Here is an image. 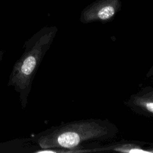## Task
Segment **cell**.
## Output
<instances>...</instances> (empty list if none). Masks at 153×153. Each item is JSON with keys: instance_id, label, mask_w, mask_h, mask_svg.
<instances>
[{"instance_id": "1", "label": "cell", "mask_w": 153, "mask_h": 153, "mask_svg": "<svg viewBox=\"0 0 153 153\" xmlns=\"http://www.w3.org/2000/svg\"><path fill=\"white\" fill-rule=\"evenodd\" d=\"M118 134L117 126L108 119L89 118L62 123L36 134L34 141L42 148H58L67 153L85 152L84 143L105 141Z\"/></svg>"}, {"instance_id": "2", "label": "cell", "mask_w": 153, "mask_h": 153, "mask_svg": "<svg viewBox=\"0 0 153 153\" xmlns=\"http://www.w3.org/2000/svg\"><path fill=\"white\" fill-rule=\"evenodd\" d=\"M56 32V27H48L33 35L25 42L23 53L13 66L8 86L13 87L19 93L23 109L26 106L35 74L53 43Z\"/></svg>"}, {"instance_id": "3", "label": "cell", "mask_w": 153, "mask_h": 153, "mask_svg": "<svg viewBox=\"0 0 153 153\" xmlns=\"http://www.w3.org/2000/svg\"><path fill=\"white\" fill-rule=\"evenodd\" d=\"M121 7V0H96L82 10L79 20L84 24L94 22H110L114 19Z\"/></svg>"}, {"instance_id": "4", "label": "cell", "mask_w": 153, "mask_h": 153, "mask_svg": "<svg viewBox=\"0 0 153 153\" xmlns=\"http://www.w3.org/2000/svg\"><path fill=\"white\" fill-rule=\"evenodd\" d=\"M148 143L136 140H121L109 145L98 146L90 148L93 152H119L124 153H153V148L149 145L145 146ZM149 145V143H148Z\"/></svg>"}, {"instance_id": "5", "label": "cell", "mask_w": 153, "mask_h": 153, "mask_svg": "<svg viewBox=\"0 0 153 153\" xmlns=\"http://www.w3.org/2000/svg\"><path fill=\"white\" fill-rule=\"evenodd\" d=\"M125 105L135 113L153 117V100L133 94L125 102Z\"/></svg>"}, {"instance_id": "6", "label": "cell", "mask_w": 153, "mask_h": 153, "mask_svg": "<svg viewBox=\"0 0 153 153\" xmlns=\"http://www.w3.org/2000/svg\"><path fill=\"white\" fill-rule=\"evenodd\" d=\"M136 94L153 100V88L150 86H147L143 88Z\"/></svg>"}, {"instance_id": "7", "label": "cell", "mask_w": 153, "mask_h": 153, "mask_svg": "<svg viewBox=\"0 0 153 153\" xmlns=\"http://www.w3.org/2000/svg\"><path fill=\"white\" fill-rule=\"evenodd\" d=\"M152 76H153V65H152V66L151 67V68L149 69V70L148 71V73H147L146 75V76L147 78L151 77Z\"/></svg>"}, {"instance_id": "8", "label": "cell", "mask_w": 153, "mask_h": 153, "mask_svg": "<svg viewBox=\"0 0 153 153\" xmlns=\"http://www.w3.org/2000/svg\"><path fill=\"white\" fill-rule=\"evenodd\" d=\"M3 54H4V51H2V50H0V62H1V60H2Z\"/></svg>"}, {"instance_id": "9", "label": "cell", "mask_w": 153, "mask_h": 153, "mask_svg": "<svg viewBox=\"0 0 153 153\" xmlns=\"http://www.w3.org/2000/svg\"><path fill=\"white\" fill-rule=\"evenodd\" d=\"M149 145L151 147V148H153V143H149Z\"/></svg>"}]
</instances>
